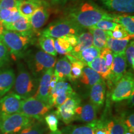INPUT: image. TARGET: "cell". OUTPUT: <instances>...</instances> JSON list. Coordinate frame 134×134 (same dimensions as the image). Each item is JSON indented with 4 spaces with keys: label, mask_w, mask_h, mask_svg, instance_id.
I'll list each match as a JSON object with an SVG mask.
<instances>
[{
    "label": "cell",
    "mask_w": 134,
    "mask_h": 134,
    "mask_svg": "<svg viewBox=\"0 0 134 134\" xmlns=\"http://www.w3.org/2000/svg\"><path fill=\"white\" fill-rule=\"evenodd\" d=\"M114 16L99 8L96 4L86 2L81 4L70 13V19L83 28H90L103 19L113 21Z\"/></svg>",
    "instance_id": "cell-1"
},
{
    "label": "cell",
    "mask_w": 134,
    "mask_h": 134,
    "mask_svg": "<svg viewBox=\"0 0 134 134\" xmlns=\"http://www.w3.org/2000/svg\"><path fill=\"white\" fill-rule=\"evenodd\" d=\"M33 31L18 32L4 30L1 36V41L14 57H22L33 42Z\"/></svg>",
    "instance_id": "cell-2"
},
{
    "label": "cell",
    "mask_w": 134,
    "mask_h": 134,
    "mask_svg": "<svg viewBox=\"0 0 134 134\" xmlns=\"http://www.w3.org/2000/svg\"><path fill=\"white\" fill-rule=\"evenodd\" d=\"M35 121L21 113L0 114V130L2 134L17 133Z\"/></svg>",
    "instance_id": "cell-3"
},
{
    "label": "cell",
    "mask_w": 134,
    "mask_h": 134,
    "mask_svg": "<svg viewBox=\"0 0 134 134\" xmlns=\"http://www.w3.org/2000/svg\"><path fill=\"white\" fill-rule=\"evenodd\" d=\"M14 93L24 99L34 94L37 89L36 78L24 68L19 70L14 84Z\"/></svg>",
    "instance_id": "cell-4"
},
{
    "label": "cell",
    "mask_w": 134,
    "mask_h": 134,
    "mask_svg": "<svg viewBox=\"0 0 134 134\" xmlns=\"http://www.w3.org/2000/svg\"><path fill=\"white\" fill-rule=\"evenodd\" d=\"M81 28L71 19H63L52 23L42 32L41 35L58 38L70 35H79Z\"/></svg>",
    "instance_id": "cell-5"
},
{
    "label": "cell",
    "mask_w": 134,
    "mask_h": 134,
    "mask_svg": "<svg viewBox=\"0 0 134 134\" xmlns=\"http://www.w3.org/2000/svg\"><path fill=\"white\" fill-rule=\"evenodd\" d=\"M52 108L48 104L31 96L22 99L21 113L29 118L41 120Z\"/></svg>",
    "instance_id": "cell-6"
},
{
    "label": "cell",
    "mask_w": 134,
    "mask_h": 134,
    "mask_svg": "<svg viewBox=\"0 0 134 134\" xmlns=\"http://www.w3.org/2000/svg\"><path fill=\"white\" fill-rule=\"evenodd\" d=\"M133 92V75L130 72H126L114 86L111 93V100L114 102H120L127 99Z\"/></svg>",
    "instance_id": "cell-7"
},
{
    "label": "cell",
    "mask_w": 134,
    "mask_h": 134,
    "mask_svg": "<svg viewBox=\"0 0 134 134\" xmlns=\"http://www.w3.org/2000/svg\"><path fill=\"white\" fill-rule=\"evenodd\" d=\"M56 58L52 55L38 50L34 54L30 60L29 67L34 76L43 74L47 70L53 68L56 63Z\"/></svg>",
    "instance_id": "cell-8"
},
{
    "label": "cell",
    "mask_w": 134,
    "mask_h": 134,
    "mask_svg": "<svg viewBox=\"0 0 134 134\" xmlns=\"http://www.w3.org/2000/svg\"><path fill=\"white\" fill-rule=\"evenodd\" d=\"M76 94L68 82L58 80L55 88L49 93V104L57 108Z\"/></svg>",
    "instance_id": "cell-9"
},
{
    "label": "cell",
    "mask_w": 134,
    "mask_h": 134,
    "mask_svg": "<svg viewBox=\"0 0 134 134\" xmlns=\"http://www.w3.org/2000/svg\"><path fill=\"white\" fill-rule=\"evenodd\" d=\"M80 105L81 99L76 93L68 98L64 103L57 107V110L55 113L59 119L66 124H68L74 120L76 110Z\"/></svg>",
    "instance_id": "cell-10"
},
{
    "label": "cell",
    "mask_w": 134,
    "mask_h": 134,
    "mask_svg": "<svg viewBox=\"0 0 134 134\" xmlns=\"http://www.w3.org/2000/svg\"><path fill=\"white\" fill-rule=\"evenodd\" d=\"M127 63L124 53H114L113 65L110 70V76L108 81V85L113 87L126 73Z\"/></svg>",
    "instance_id": "cell-11"
},
{
    "label": "cell",
    "mask_w": 134,
    "mask_h": 134,
    "mask_svg": "<svg viewBox=\"0 0 134 134\" xmlns=\"http://www.w3.org/2000/svg\"><path fill=\"white\" fill-rule=\"evenodd\" d=\"M22 98L11 92L0 99V114L21 113Z\"/></svg>",
    "instance_id": "cell-12"
},
{
    "label": "cell",
    "mask_w": 134,
    "mask_h": 134,
    "mask_svg": "<svg viewBox=\"0 0 134 134\" xmlns=\"http://www.w3.org/2000/svg\"><path fill=\"white\" fill-rule=\"evenodd\" d=\"M53 74V68L47 70L41 76L38 81L37 91L33 97L49 104V88L52 76Z\"/></svg>",
    "instance_id": "cell-13"
},
{
    "label": "cell",
    "mask_w": 134,
    "mask_h": 134,
    "mask_svg": "<svg viewBox=\"0 0 134 134\" xmlns=\"http://www.w3.org/2000/svg\"><path fill=\"white\" fill-rule=\"evenodd\" d=\"M106 83L101 80L91 86L90 90V103L98 109L103 107L104 104Z\"/></svg>",
    "instance_id": "cell-14"
},
{
    "label": "cell",
    "mask_w": 134,
    "mask_h": 134,
    "mask_svg": "<svg viewBox=\"0 0 134 134\" xmlns=\"http://www.w3.org/2000/svg\"><path fill=\"white\" fill-rule=\"evenodd\" d=\"M106 8L121 13H133L134 0H101Z\"/></svg>",
    "instance_id": "cell-15"
},
{
    "label": "cell",
    "mask_w": 134,
    "mask_h": 134,
    "mask_svg": "<svg viewBox=\"0 0 134 134\" xmlns=\"http://www.w3.org/2000/svg\"><path fill=\"white\" fill-rule=\"evenodd\" d=\"M97 108L91 103L78 106L76 110L75 119L89 124L96 120Z\"/></svg>",
    "instance_id": "cell-16"
},
{
    "label": "cell",
    "mask_w": 134,
    "mask_h": 134,
    "mask_svg": "<svg viewBox=\"0 0 134 134\" xmlns=\"http://www.w3.org/2000/svg\"><path fill=\"white\" fill-rule=\"evenodd\" d=\"M49 18V13L44 5L39 7L30 17L29 21L33 32H36L46 24Z\"/></svg>",
    "instance_id": "cell-17"
},
{
    "label": "cell",
    "mask_w": 134,
    "mask_h": 134,
    "mask_svg": "<svg viewBox=\"0 0 134 134\" xmlns=\"http://www.w3.org/2000/svg\"><path fill=\"white\" fill-rule=\"evenodd\" d=\"M43 6L42 0H22L18 1V10L22 16L29 20L38 8Z\"/></svg>",
    "instance_id": "cell-18"
},
{
    "label": "cell",
    "mask_w": 134,
    "mask_h": 134,
    "mask_svg": "<svg viewBox=\"0 0 134 134\" xmlns=\"http://www.w3.org/2000/svg\"><path fill=\"white\" fill-rule=\"evenodd\" d=\"M15 73L12 69L0 70V97L4 96L14 86Z\"/></svg>",
    "instance_id": "cell-19"
},
{
    "label": "cell",
    "mask_w": 134,
    "mask_h": 134,
    "mask_svg": "<svg viewBox=\"0 0 134 134\" xmlns=\"http://www.w3.org/2000/svg\"><path fill=\"white\" fill-rule=\"evenodd\" d=\"M54 67L55 70H53V73L57 77L58 80L65 81L68 79L70 81L71 65L66 57L60 58L57 62H56Z\"/></svg>",
    "instance_id": "cell-20"
},
{
    "label": "cell",
    "mask_w": 134,
    "mask_h": 134,
    "mask_svg": "<svg viewBox=\"0 0 134 134\" xmlns=\"http://www.w3.org/2000/svg\"><path fill=\"white\" fill-rule=\"evenodd\" d=\"M93 35L90 32H83L78 35L76 45L73 47L70 55L75 57L83 50L93 46Z\"/></svg>",
    "instance_id": "cell-21"
},
{
    "label": "cell",
    "mask_w": 134,
    "mask_h": 134,
    "mask_svg": "<svg viewBox=\"0 0 134 134\" xmlns=\"http://www.w3.org/2000/svg\"><path fill=\"white\" fill-rule=\"evenodd\" d=\"M88 66L96 71L103 80L108 81L109 80L111 71L107 66L105 60L102 56L99 55L98 57L93 60L91 62L88 63Z\"/></svg>",
    "instance_id": "cell-22"
},
{
    "label": "cell",
    "mask_w": 134,
    "mask_h": 134,
    "mask_svg": "<svg viewBox=\"0 0 134 134\" xmlns=\"http://www.w3.org/2000/svg\"><path fill=\"white\" fill-rule=\"evenodd\" d=\"M133 38V36L129 35L126 37L121 39H115L109 37L107 41L106 47L111 50L114 53H124L125 48Z\"/></svg>",
    "instance_id": "cell-23"
},
{
    "label": "cell",
    "mask_w": 134,
    "mask_h": 134,
    "mask_svg": "<svg viewBox=\"0 0 134 134\" xmlns=\"http://www.w3.org/2000/svg\"><path fill=\"white\" fill-rule=\"evenodd\" d=\"M89 32L93 35V46L96 47L100 50L107 47V41L109 37H110L109 31H105L103 30L90 28Z\"/></svg>",
    "instance_id": "cell-24"
},
{
    "label": "cell",
    "mask_w": 134,
    "mask_h": 134,
    "mask_svg": "<svg viewBox=\"0 0 134 134\" xmlns=\"http://www.w3.org/2000/svg\"><path fill=\"white\" fill-rule=\"evenodd\" d=\"M80 80L85 86L91 87L94 84L103 80V78L96 71L91 69L88 66H86L83 68V73L80 76Z\"/></svg>",
    "instance_id": "cell-25"
},
{
    "label": "cell",
    "mask_w": 134,
    "mask_h": 134,
    "mask_svg": "<svg viewBox=\"0 0 134 134\" xmlns=\"http://www.w3.org/2000/svg\"><path fill=\"white\" fill-rule=\"evenodd\" d=\"M3 26L6 30L18 32H26L32 31L29 20L22 16L13 23L3 24Z\"/></svg>",
    "instance_id": "cell-26"
},
{
    "label": "cell",
    "mask_w": 134,
    "mask_h": 134,
    "mask_svg": "<svg viewBox=\"0 0 134 134\" xmlns=\"http://www.w3.org/2000/svg\"><path fill=\"white\" fill-rule=\"evenodd\" d=\"M108 125L110 134H125L128 130L124 122V114L114 117L108 122Z\"/></svg>",
    "instance_id": "cell-27"
},
{
    "label": "cell",
    "mask_w": 134,
    "mask_h": 134,
    "mask_svg": "<svg viewBox=\"0 0 134 134\" xmlns=\"http://www.w3.org/2000/svg\"><path fill=\"white\" fill-rule=\"evenodd\" d=\"M100 50L96 47L92 46L86 48L77 55L75 58L80 60L82 62L88 65V63L91 62L93 60L98 57L100 55Z\"/></svg>",
    "instance_id": "cell-28"
},
{
    "label": "cell",
    "mask_w": 134,
    "mask_h": 134,
    "mask_svg": "<svg viewBox=\"0 0 134 134\" xmlns=\"http://www.w3.org/2000/svg\"><path fill=\"white\" fill-rule=\"evenodd\" d=\"M66 57L69 60L71 65V71H70V81H75L80 78L83 73V68L86 65L80 60L71 56V55H66Z\"/></svg>",
    "instance_id": "cell-29"
},
{
    "label": "cell",
    "mask_w": 134,
    "mask_h": 134,
    "mask_svg": "<svg viewBox=\"0 0 134 134\" xmlns=\"http://www.w3.org/2000/svg\"><path fill=\"white\" fill-rule=\"evenodd\" d=\"M113 22L121 25L128 34L131 36L134 35V17L130 15H117L114 16Z\"/></svg>",
    "instance_id": "cell-30"
},
{
    "label": "cell",
    "mask_w": 134,
    "mask_h": 134,
    "mask_svg": "<svg viewBox=\"0 0 134 134\" xmlns=\"http://www.w3.org/2000/svg\"><path fill=\"white\" fill-rule=\"evenodd\" d=\"M54 40L55 38L52 37L41 35L38 38V43L43 52L55 57L57 52L54 47Z\"/></svg>",
    "instance_id": "cell-31"
},
{
    "label": "cell",
    "mask_w": 134,
    "mask_h": 134,
    "mask_svg": "<svg viewBox=\"0 0 134 134\" xmlns=\"http://www.w3.org/2000/svg\"><path fill=\"white\" fill-rule=\"evenodd\" d=\"M63 134H94L93 122L85 125L68 127L63 130Z\"/></svg>",
    "instance_id": "cell-32"
},
{
    "label": "cell",
    "mask_w": 134,
    "mask_h": 134,
    "mask_svg": "<svg viewBox=\"0 0 134 134\" xmlns=\"http://www.w3.org/2000/svg\"><path fill=\"white\" fill-rule=\"evenodd\" d=\"M54 47L56 52L61 55H69L73 48L65 37L54 40Z\"/></svg>",
    "instance_id": "cell-33"
},
{
    "label": "cell",
    "mask_w": 134,
    "mask_h": 134,
    "mask_svg": "<svg viewBox=\"0 0 134 134\" xmlns=\"http://www.w3.org/2000/svg\"><path fill=\"white\" fill-rule=\"evenodd\" d=\"M42 124L35 121L31 125L22 129L18 132V134H43L46 131V128Z\"/></svg>",
    "instance_id": "cell-34"
},
{
    "label": "cell",
    "mask_w": 134,
    "mask_h": 134,
    "mask_svg": "<svg viewBox=\"0 0 134 134\" xmlns=\"http://www.w3.org/2000/svg\"><path fill=\"white\" fill-rule=\"evenodd\" d=\"M58 117L55 111L48 114L45 117V120L48 129L51 132H56L58 130Z\"/></svg>",
    "instance_id": "cell-35"
},
{
    "label": "cell",
    "mask_w": 134,
    "mask_h": 134,
    "mask_svg": "<svg viewBox=\"0 0 134 134\" xmlns=\"http://www.w3.org/2000/svg\"><path fill=\"white\" fill-rule=\"evenodd\" d=\"M94 127V134H110L108 128V121L102 119L96 120L93 122Z\"/></svg>",
    "instance_id": "cell-36"
},
{
    "label": "cell",
    "mask_w": 134,
    "mask_h": 134,
    "mask_svg": "<svg viewBox=\"0 0 134 134\" xmlns=\"http://www.w3.org/2000/svg\"><path fill=\"white\" fill-rule=\"evenodd\" d=\"M124 54L127 62L132 70L134 68V42L130 41L125 48Z\"/></svg>",
    "instance_id": "cell-37"
},
{
    "label": "cell",
    "mask_w": 134,
    "mask_h": 134,
    "mask_svg": "<svg viewBox=\"0 0 134 134\" xmlns=\"http://www.w3.org/2000/svg\"><path fill=\"white\" fill-rule=\"evenodd\" d=\"M117 23L109 20L103 19L99 21L97 24L91 28H96L105 31H113L117 26Z\"/></svg>",
    "instance_id": "cell-38"
},
{
    "label": "cell",
    "mask_w": 134,
    "mask_h": 134,
    "mask_svg": "<svg viewBox=\"0 0 134 134\" xmlns=\"http://www.w3.org/2000/svg\"><path fill=\"white\" fill-rule=\"evenodd\" d=\"M109 35L110 37L115 39H121L129 36L124 28L121 25L118 24L113 31H109Z\"/></svg>",
    "instance_id": "cell-39"
},
{
    "label": "cell",
    "mask_w": 134,
    "mask_h": 134,
    "mask_svg": "<svg viewBox=\"0 0 134 134\" xmlns=\"http://www.w3.org/2000/svg\"><path fill=\"white\" fill-rule=\"evenodd\" d=\"M9 52L6 46L0 41V68L4 66L9 61Z\"/></svg>",
    "instance_id": "cell-40"
},
{
    "label": "cell",
    "mask_w": 134,
    "mask_h": 134,
    "mask_svg": "<svg viewBox=\"0 0 134 134\" xmlns=\"http://www.w3.org/2000/svg\"><path fill=\"white\" fill-rule=\"evenodd\" d=\"M100 56L103 57L105 60V64L109 70H111V66L113 65L114 59V53L110 50L109 48L105 47L100 50Z\"/></svg>",
    "instance_id": "cell-41"
},
{
    "label": "cell",
    "mask_w": 134,
    "mask_h": 134,
    "mask_svg": "<svg viewBox=\"0 0 134 134\" xmlns=\"http://www.w3.org/2000/svg\"><path fill=\"white\" fill-rule=\"evenodd\" d=\"M17 0H0V9H18Z\"/></svg>",
    "instance_id": "cell-42"
},
{
    "label": "cell",
    "mask_w": 134,
    "mask_h": 134,
    "mask_svg": "<svg viewBox=\"0 0 134 134\" xmlns=\"http://www.w3.org/2000/svg\"><path fill=\"white\" fill-rule=\"evenodd\" d=\"M124 122L127 125L128 130L132 133H134V115L133 113H130L129 115L124 114Z\"/></svg>",
    "instance_id": "cell-43"
},
{
    "label": "cell",
    "mask_w": 134,
    "mask_h": 134,
    "mask_svg": "<svg viewBox=\"0 0 134 134\" xmlns=\"http://www.w3.org/2000/svg\"><path fill=\"white\" fill-rule=\"evenodd\" d=\"M65 38L73 47H74L76 45L77 38H78V36L76 35H70V36H65Z\"/></svg>",
    "instance_id": "cell-44"
},
{
    "label": "cell",
    "mask_w": 134,
    "mask_h": 134,
    "mask_svg": "<svg viewBox=\"0 0 134 134\" xmlns=\"http://www.w3.org/2000/svg\"><path fill=\"white\" fill-rule=\"evenodd\" d=\"M52 4H62L68 1V0H46Z\"/></svg>",
    "instance_id": "cell-45"
},
{
    "label": "cell",
    "mask_w": 134,
    "mask_h": 134,
    "mask_svg": "<svg viewBox=\"0 0 134 134\" xmlns=\"http://www.w3.org/2000/svg\"><path fill=\"white\" fill-rule=\"evenodd\" d=\"M133 93H132L129 98L127 99H128V104L130 105V107L133 106Z\"/></svg>",
    "instance_id": "cell-46"
},
{
    "label": "cell",
    "mask_w": 134,
    "mask_h": 134,
    "mask_svg": "<svg viewBox=\"0 0 134 134\" xmlns=\"http://www.w3.org/2000/svg\"><path fill=\"white\" fill-rule=\"evenodd\" d=\"M3 31H4V26H3L2 21H0V36L2 35Z\"/></svg>",
    "instance_id": "cell-47"
},
{
    "label": "cell",
    "mask_w": 134,
    "mask_h": 134,
    "mask_svg": "<svg viewBox=\"0 0 134 134\" xmlns=\"http://www.w3.org/2000/svg\"><path fill=\"white\" fill-rule=\"evenodd\" d=\"M49 134H63V133H62V132L60 131V130H57L56 132H51Z\"/></svg>",
    "instance_id": "cell-48"
},
{
    "label": "cell",
    "mask_w": 134,
    "mask_h": 134,
    "mask_svg": "<svg viewBox=\"0 0 134 134\" xmlns=\"http://www.w3.org/2000/svg\"><path fill=\"white\" fill-rule=\"evenodd\" d=\"M125 134H134V133H132V132H130L129 131V130H127V131L125 133Z\"/></svg>",
    "instance_id": "cell-49"
},
{
    "label": "cell",
    "mask_w": 134,
    "mask_h": 134,
    "mask_svg": "<svg viewBox=\"0 0 134 134\" xmlns=\"http://www.w3.org/2000/svg\"><path fill=\"white\" fill-rule=\"evenodd\" d=\"M8 134H16V133H8Z\"/></svg>",
    "instance_id": "cell-50"
},
{
    "label": "cell",
    "mask_w": 134,
    "mask_h": 134,
    "mask_svg": "<svg viewBox=\"0 0 134 134\" xmlns=\"http://www.w3.org/2000/svg\"><path fill=\"white\" fill-rule=\"evenodd\" d=\"M17 1H22V0H17Z\"/></svg>",
    "instance_id": "cell-51"
},
{
    "label": "cell",
    "mask_w": 134,
    "mask_h": 134,
    "mask_svg": "<svg viewBox=\"0 0 134 134\" xmlns=\"http://www.w3.org/2000/svg\"><path fill=\"white\" fill-rule=\"evenodd\" d=\"M0 41H1V36H0Z\"/></svg>",
    "instance_id": "cell-52"
}]
</instances>
